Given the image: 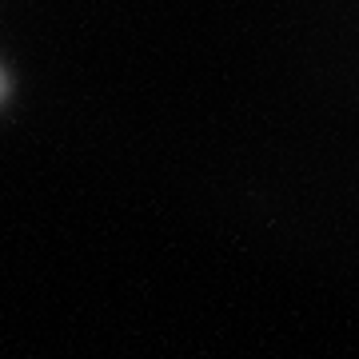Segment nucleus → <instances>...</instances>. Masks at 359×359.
I'll list each match as a JSON object with an SVG mask.
<instances>
[{
	"mask_svg": "<svg viewBox=\"0 0 359 359\" xmlns=\"http://www.w3.org/2000/svg\"><path fill=\"white\" fill-rule=\"evenodd\" d=\"M0 92H4V80H0Z\"/></svg>",
	"mask_w": 359,
	"mask_h": 359,
	"instance_id": "1",
	"label": "nucleus"
}]
</instances>
